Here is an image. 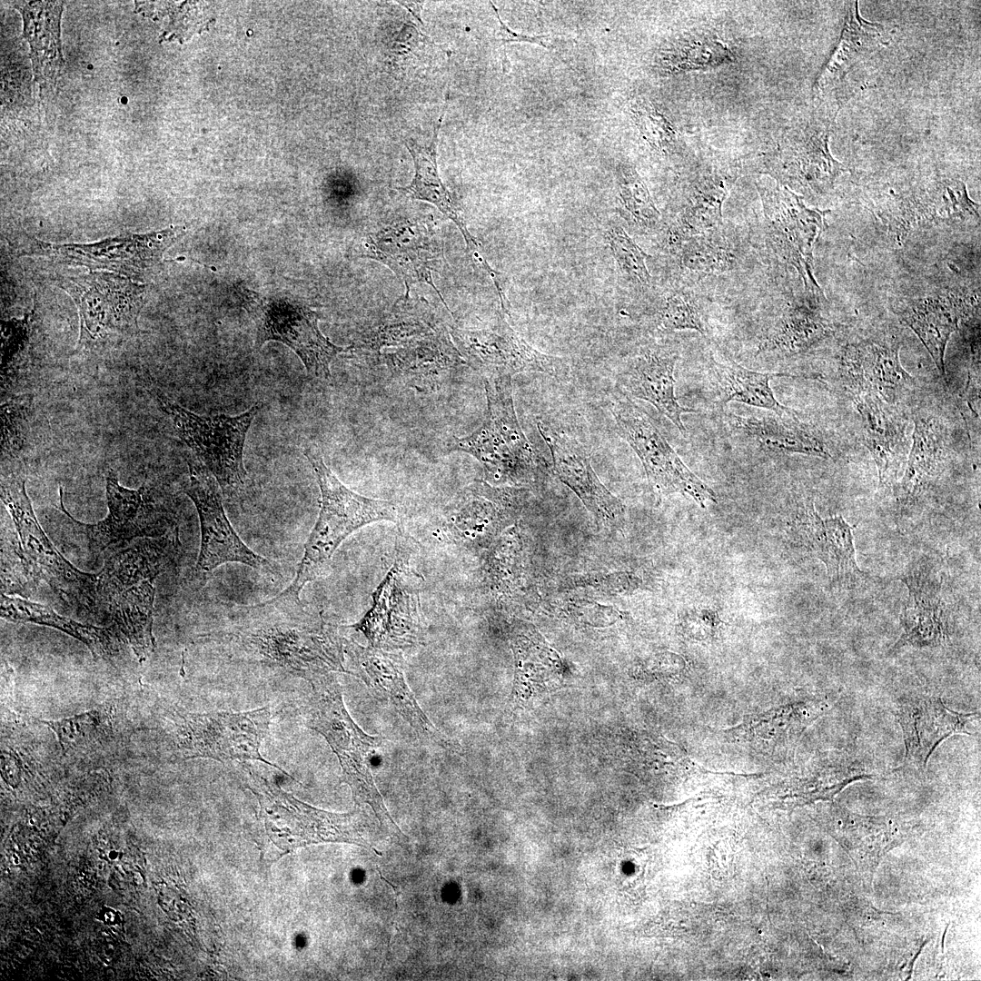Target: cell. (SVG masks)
I'll return each instance as SVG.
<instances>
[{
  "label": "cell",
  "instance_id": "34",
  "mask_svg": "<svg viewBox=\"0 0 981 981\" xmlns=\"http://www.w3.org/2000/svg\"><path fill=\"white\" fill-rule=\"evenodd\" d=\"M710 373L720 404L738 401L766 409L778 416H796L792 409L781 404L770 387L774 378H811L790 373L759 372L745 368L724 354L712 352Z\"/></svg>",
  "mask_w": 981,
  "mask_h": 981
},
{
  "label": "cell",
  "instance_id": "52",
  "mask_svg": "<svg viewBox=\"0 0 981 981\" xmlns=\"http://www.w3.org/2000/svg\"><path fill=\"white\" fill-rule=\"evenodd\" d=\"M396 3L402 5L406 9H408V11H410L413 15V16L420 23L422 24V20L421 18V9H422L425 2H420V1H418V2L417 1H396Z\"/></svg>",
  "mask_w": 981,
  "mask_h": 981
},
{
  "label": "cell",
  "instance_id": "49",
  "mask_svg": "<svg viewBox=\"0 0 981 981\" xmlns=\"http://www.w3.org/2000/svg\"><path fill=\"white\" fill-rule=\"evenodd\" d=\"M659 327L664 331L694 330L705 335L699 308L692 295L677 292L667 297L659 313Z\"/></svg>",
  "mask_w": 981,
  "mask_h": 981
},
{
  "label": "cell",
  "instance_id": "30",
  "mask_svg": "<svg viewBox=\"0 0 981 981\" xmlns=\"http://www.w3.org/2000/svg\"><path fill=\"white\" fill-rule=\"evenodd\" d=\"M449 97L442 114L439 117L433 130L431 143L421 145L411 139H406L404 144L410 152L415 167V174L412 182L406 187L398 188L412 199L426 201L435 205L444 215L453 221L461 231L473 262L483 269L489 276H492L495 271L490 266L481 253V246L477 240L469 232L465 220L454 203L449 190L443 184L437 166V143L438 134L448 106Z\"/></svg>",
  "mask_w": 981,
  "mask_h": 981
},
{
  "label": "cell",
  "instance_id": "2",
  "mask_svg": "<svg viewBox=\"0 0 981 981\" xmlns=\"http://www.w3.org/2000/svg\"><path fill=\"white\" fill-rule=\"evenodd\" d=\"M178 530L143 540L104 562L96 578V605L133 648L140 660L154 649V580L178 550Z\"/></svg>",
  "mask_w": 981,
  "mask_h": 981
},
{
  "label": "cell",
  "instance_id": "47",
  "mask_svg": "<svg viewBox=\"0 0 981 981\" xmlns=\"http://www.w3.org/2000/svg\"><path fill=\"white\" fill-rule=\"evenodd\" d=\"M606 236L619 269L639 283L649 284L650 274L646 266L649 255L619 226L611 227Z\"/></svg>",
  "mask_w": 981,
  "mask_h": 981
},
{
  "label": "cell",
  "instance_id": "13",
  "mask_svg": "<svg viewBox=\"0 0 981 981\" xmlns=\"http://www.w3.org/2000/svg\"><path fill=\"white\" fill-rule=\"evenodd\" d=\"M760 193L768 241L774 253L799 273L811 298L824 299L813 275V248L826 228L829 211L807 207L787 186L758 185Z\"/></svg>",
  "mask_w": 981,
  "mask_h": 981
},
{
  "label": "cell",
  "instance_id": "32",
  "mask_svg": "<svg viewBox=\"0 0 981 981\" xmlns=\"http://www.w3.org/2000/svg\"><path fill=\"white\" fill-rule=\"evenodd\" d=\"M729 425L767 452L776 454H803L832 459L830 448L815 429L801 422L796 416H766L762 418L727 414Z\"/></svg>",
  "mask_w": 981,
  "mask_h": 981
},
{
  "label": "cell",
  "instance_id": "7",
  "mask_svg": "<svg viewBox=\"0 0 981 981\" xmlns=\"http://www.w3.org/2000/svg\"><path fill=\"white\" fill-rule=\"evenodd\" d=\"M171 714L174 745L183 758L257 760L284 772L260 752L271 723L269 707L241 712L173 709Z\"/></svg>",
  "mask_w": 981,
  "mask_h": 981
},
{
  "label": "cell",
  "instance_id": "29",
  "mask_svg": "<svg viewBox=\"0 0 981 981\" xmlns=\"http://www.w3.org/2000/svg\"><path fill=\"white\" fill-rule=\"evenodd\" d=\"M677 360V352L669 349H647L627 363L618 379L623 390L652 404L685 436L681 415L697 411L681 406L675 396Z\"/></svg>",
  "mask_w": 981,
  "mask_h": 981
},
{
  "label": "cell",
  "instance_id": "5",
  "mask_svg": "<svg viewBox=\"0 0 981 981\" xmlns=\"http://www.w3.org/2000/svg\"><path fill=\"white\" fill-rule=\"evenodd\" d=\"M511 377L484 378L487 414L483 423L470 435L450 441L449 451L474 457L495 485L530 482L539 467V458L516 415Z\"/></svg>",
  "mask_w": 981,
  "mask_h": 981
},
{
  "label": "cell",
  "instance_id": "20",
  "mask_svg": "<svg viewBox=\"0 0 981 981\" xmlns=\"http://www.w3.org/2000/svg\"><path fill=\"white\" fill-rule=\"evenodd\" d=\"M184 227L171 226L145 234H125L94 243L54 244L35 240L32 253L91 270L105 269L132 278H142L163 258L164 252L184 233Z\"/></svg>",
  "mask_w": 981,
  "mask_h": 981
},
{
  "label": "cell",
  "instance_id": "35",
  "mask_svg": "<svg viewBox=\"0 0 981 981\" xmlns=\"http://www.w3.org/2000/svg\"><path fill=\"white\" fill-rule=\"evenodd\" d=\"M24 21V35L30 45V55L37 82H54L64 66L60 40V21L64 2H15Z\"/></svg>",
  "mask_w": 981,
  "mask_h": 981
},
{
  "label": "cell",
  "instance_id": "19",
  "mask_svg": "<svg viewBox=\"0 0 981 981\" xmlns=\"http://www.w3.org/2000/svg\"><path fill=\"white\" fill-rule=\"evenodd\" d=\"M452 337L464 360L484 378L540 372L566 378L567 362L530 346L503 319L483 329H455Z\"/></svg>",
  "mask_w": 981,
  "mask_h": 981
},
{
  "label": "cell",
  "instance_id": "26",
  "mask_svg": "<svg viewBox=\"0 0 981 981\" xmlns=\"http://www.w3.org/2000/svg\"><path fill=\"white\" fill-rule=\"evenodd\" d=\"M897 579L907 588L900 614L901 633L889 653L903 648H936L948 639L947 621L941 598L942 577L926 563L908 567Z\"/></svg>",
  "mask_w": 981,
  "mask_h": 981
},
{
  "label": "cell",
  "instance_id": "45",
  "mask_svg": "<svg viewBox=\"0 0 981 981\" xmlns=\"http://www.w3.org/2000/svg\"><path fill=\"white\" fill-rule=\"evenodd\" d=\"M719 229L695 235L681 243L680 260L685 268L708 273L733 266L735 255Z\"/></svg>",
  "mask_w": 981,
  "mask_h": 981
},
{
  "label": "cell",
  "instance_id": "25",
  "mask_svg": "<svg viewBox=\"0 0 981 981\" xmlns=\"http://www.w3.org/2000/svg\"><path fill=\"white\" fill-rule=\"evenodd\" d=\"M905 745V759L925 768L936 748L956 734H972L976 713H963L946 707L942 699L929 694L908 695L895 707Z\"/></svg>",
  "mask_w": 981,
  "mask_h": 981
},
{
  "label": "cell",
  "instance_id": "41",
  "mask_svg": "<svg viewBox=\"0 0 981 981\" xmlns=\"http://www.w3.org/2000/svg\"><path fill=\"white\" fill-rule=\"evenodd\" d=\"M831 328L818 309L797 305L784 312L762 338L758 352L798 353L825 339Z\"/></svg>",
  "mask_w": 981,
  "mask_h": 981
},
{
  "label": "cell",
  "instance_id": "28",
  "mask_svg": "<svg viewBox=\"0 0 981 981\" xmlns=\"http://www.w3.org/2000/svg\"><path fill=\"white\" fill-rule=\"evenodd\" d=\"M864 445L876 462L879 488L892 485L907 461V420L897 405L872 392L855 396Z\"/></svg>",
  "mask_w": 981,
  "mask_h": 981
},
{
  "label": "cell",
  "instance_id": "42",
  "mask_svg": "<svg viewBox=\"0 0 981 981\" xmlns=\"http://www.w3.org/2000/svg\"><path fill=\"white\" fill-rule=\"evenodd\" d=\"M904 221L909 224L965 220L977 216L978 205L958 181H942L904 203Z\"/></svg>",
  "mask_w": 981,
  "mask_h": 981
},
{
  "label": "cell",
  "instance_id": "24",
  "mask_svg": "<svg viewBox=\"0 0 981 981\" xmlns=\"http://www.w3.org/2000/svg\"><path fill=\"white\" fill-rule=\"evenodd\" d=\"M537 428L550 450L556 474L580 498L597 523L604 528L621 523L625 506L601 483L584 446L542 421H537Z\"/></svg>",
  "mask_w": 981,
  "mask_h": 981
},
{
  "label": "cell",
  "instance_id": "4",
  "mask_svg": "<svg viewBox=\"0 0 981 981\" xmlns=\"http://www.w3.org/2000/svg\"><path fill=\"white\" fill-rule=\"evenodd\" d=\"M312 692L303 708L306 725L320 733L336 755L343 780L358 805L368 804L381 825L391 823L400 831L384 805L372 773V760L382 738L365 733L352 718L343 703L342 688L332 673L308 681Z\"/></svg>",
  "mask_w": 981,
  "mask_h": 981
},
{
  "label": "cell",
  "instance_id": "12",
  "mask_svg": "<svg viewBox=\"0 0 981 981\" xmlns=\"http://www.w3.org/2000/svg\"><path fill=\"white\" fill-rule=\"evenodd\" d=\"M609 408L619 435L639 458L655 490L687 495L703 508L717 502L715 492L684 464L649 416L626 394L614 395Z\"/></svg>",
  "mask_w": 981,
  "mask_h": 981
},
{
  "label": "cell",
  "instance_id": "33",
  "mask_svg": "<svg viewBox=\"0 0 981 981\" xmlns=\"http://www.w3.org/2000/svg\"><path fill=\"white\" fill-rule=\"evenodd\" d=\"M736 176L725 172L702 174L685 188L677 222L669 230L670 246L722 226V204Z\"/></svg>",
  "mask_w": 981,
  "mask_h": 981
},
{
  "label": "cell",
  "instance_id": "23",
  "mask_svg": "<svg viewBox=\"0 0 981 981\" xmlns=\"http://www.w3.org/2000/svg\"><path fill=\"white\" fill-rule=\"evenodd\" d=\"M791 525L800 544L824 563L831 587L854 589L867 578L857 563L855 526L841 515L821 518L808 498L797 507Z\"/></svg>",
  "mask_w": 981,
  "mask_h": 981
},
{
  "label": "cell",
  "instance_id": "27",
  "mask_svg": "<svg viewBox=\"0 0 981 981\" xmlns=\"http://www.w3.org/2000/svg\"><path fill=\"white\" fill-rule=\"evenodd\" d=\"M840 376L854 396L872 392L897 405L914 384L902 366L899 344L883 340H866L847 346Z\"/></svg>",
  "mask_w": 981,
  "mask_h": 981
},
{
  "label": "cell",
  "instance_id": "39",
  "mask_svg": "<svg viewBox=\"0 0 981 981\" xmlns=\"http://www.w3.org/2000/svg\"><path fill=\"white\" fill-rule=\"evenodd\" d=\"M524 542L518 525L508 527L490 548L485 563V581L500 603L523 597L527 588Z\"/></svg>",
  "mask_w": 981,
  "mask_h": 981
},
{
  "label": "cell",
  "instance_id": "22",
  "mask_svg": "<svg viewBox=\"0 0 981 981\" xmlns=\"http://www.w3.org/2000/svg\"><path fill=\"white\" fill-rule=\"evenodd\" d=\"M830 122H811L788 133L768 157L766 173L778 183L802 192L824 193L831 188L846 168L829 152Z\"/></svg>",
  "mask_w": 981,
  "mask_h": 981
},
{
  "label": "cell",
  "instance_id": "48",
  "mask_svg": "<svg viewBox=\"0 0 981 981\" xmlns=\"http://www.w3.org/2000/svg\"><path fill=\"white\" fill-rule=\"evenodd\" d=\"M631 114L640 134L656 150L669 152L676 143V133L670 122L646 101L638 100L631 106Z\"/></svg>",
  "mask_w": 981,
  "mask_h": 981
},
{
  "label": "cell",
  "instance_id": "36",
  "mask_svg": "<svg viewBox=\"0 0 981 981\" xmlns=\"http://www.w3.org/2000/svg\"><path fill=\"white\" fill-rule=\"evenodd\" d=\"M914 422L911 450L897 495L904 507L917 502L934 482L946 451V432L939 421L931 416H917Z\"/></svg>",
  "mask_w": 981,
  "mask_h": 981
},
{
  "label": "cell",
  "instance_id": "43",
  "mask_svg": "<svg viewBox=\"0 0 981 981\" xmlns=\"http://www.w3.org/2000/svg\"><path fill=\"white\" fill-rule=\"evenodd\" d=\"M730 50L718 39L706 35L684 36L661 48L656 67L663 74L715 67L727 62Z\"/></svg>",
  "mask_w": 981,
  "mask_h": 981
},
{
  "label": "cell",
  "instance_id": "8",
  "mask_svg": "<svg viewBox=\"0 0 981 981\" xmlns=\"http://www.w3.org/2000/svg\"><path fill=\"white\" fill-rule=\"evenodd\" d=\"M1 500L18 533L17 550L26 574L47 582L69 603L87 609L96 606L97 575L74 567L46 537L26 494L25 479L13 475L2 481Z\"/></svg>",
  "mask_w": 981,
  "mask_h": 981
},
{
  "label": "cell",
  "instance_id": "38",
  "mask_svg": "<svg viewBox=\"0 0 981 981\" xmlns=\"http://www.w3.org/2000/svg\"><path fill=\"white\" fill-rule=\"evenodd\" d=\"M510 639L515 662L513 701L520 702L527 698L530 683H542L560 675L561 659L550 648L535 627L530 623L515 620L510 629Z\"/></svg>",
  "mask_w": 981,
  "mask_h": 981
},
{
  "label": "cell",
  "instance_id": "31",
  "mask_svg": "<svg viewBox=\"0 0 981 981\" xmlns=\"http://www.w3.org/2000/svg\"><path fill=\"white\" fill-rule=\"evenodd\" d=\"M971 310V303L954 293H942L907 301L896 313L919 338L931 355L939 373L945 376L947 342L960 320Z\"/></svg>",
  "mask_w": 981,
  "mask_h": 981
},
{
  "label": "cell",
  "instance_id": "18",
  "mask_svg": "<svg viewBox=\"0 0 981 981\" xmlns=\"http://www.w3.org/2000/svg\"><path fill=\"white\" fill-rule=\"evenodd\" d=\"M105 489L108 516L95 524H84L65 510L60 488V508L75 530L84 535L92 552L99 554L118 549L135 538H160L176 530H172L170 520L157 508L145 485L138 490L126 489L118 483L116 475L110 471Z\"/></svg>",
  "mask_w": 981,
  "mask_h": 981
},
{
  "label": "cell",
  "instance_id": "51",
  "mask_svg": "<svg viewBox=\"0 0 981 981\" xmlns=\"http://www.w3.org/2000/svg\"><path fill=\"white\" fill-rule=\"evenodd\" d=\"M490 4L500 24L497 41H500L502 45L511 42H524L551 48L550 35H529L512 31L501 21L495 5L491 2Z\"/></svg>",
  "mask_w": 981,
  "mask_h": 981
},
{
  "label": "cell",
  "instance_id": "50",
  "mask_svg": "<svg viewBox=\"0 0 981 981\" xmlns=\"http://www.w3.org/2000/svg\"><path fill=\"white\" fill-rule=\"evenodd\" d=\"M641 580L635 574L618 571L608 574L595 573L573 576L568 580L566 587L568 590H576L577 588L585 590L589 588L599 592L619 594L638 589Z\"/></svg>",
  "mask_w": 981,
  "mask_h": 981
},
{
  "label": "cell",
  "instance_id": "1",
  "mask_svg": "<svg viewBox=\"0 0 981 981\" xmlns=\"http://www.w3.org/2000/svg\"><path fill=\"white\" fill-rule=\"evenodd\" d=\"M243 609L250 619L233 636L263 664L304 679L345 672L343 639L338 627L301 600L278 594Z\"/></svg>",
  "mask_w": 981,
  "mask_h": 981
},
{
  "label": "cell",
  "instance_id": "9",
  "mask_svg": "<svg viewBox=\"0 0 981 981\" xmlns=\"http://www.w3.org/2000/svg\"><path fill=\"white\" fill-rule=\"evenodd\" d=\"M249 788L257 797L267 834L279 847L322 842H347L366 847L359 832L356 811L337 814L303 803L243 764Z\"/></svg>",
  "mask_w": 981,
  "mask_h": 981
},
{
  "label": "cell",
  "instance_id": "21",
  "mask_svg": "<svg viewBox=\"0 0 981 981\" xmlns=\"http://www.w3.org/2000/svg\"><path fill=\"white\" fill-rule=\"evenodd\" d=\"M363 257L388 266L410 289L417 283L430 284L443 301L433 282L442 257V248L431 222L401 220L390 223L367 237Z\"/></svg>",
  "mask_w": 981,
  "mask_h": 981
},
{
  "label": "cell",
  "instance_id": "46",
  "mask_svg": "<svg viewBox=\"0 0 981 981\" xmlns=\"http://www.w3.org/2000/svg\"><path fill=\"white\" fill-rule=\"evenodd\" d=\"M42 722L55 733L64 752L89 748L105 738L112 728L109 714L104 709H94L70 718Z\"/></svg>",
  "mask_w": 981,
  "mask_h": 981
},
{
  "label": "cell",
  "instance_id": "6",
  "mask_svg": "<svg viewBox=\"0 0 981 981\" xmlns=\"http://www.w3.org/2000/svg\"><path fill=\"white\" fill-rule=\"evenodd\" d=\"M159 407L171 418L180 439L193 451L227 492L243 487L247 477L243 465L246 434L258 413L256 403L240 415H197L167 398L159 389L151 387Z\"/></svg>",
  "mask_w": 981,
  "mask_h": 981
},
{
  "label": "cell",
  "instance_id": "15",
  "mask_svg": "<svg viewBox=\"0 0 981 981\" xmlns=\"http://www.w3.org/2000/svg\"><path fill=\"white\" fill-rule=\"evenodd\" d=\"M188 465L189 481L184 492L196 507L201 526V548L193 571L194 580L204 584L217 567L227 562H240L274 574V564L248 548L232 527L223 507L216 479L199 461H189Z\"/></svg>",
  "mask_w": 981,
  "mask_h": 981
},
{
  "label": "cell",
  "instance_id": "11",
  "mask_svg": "<svg viewBox=\"0 0 981 981\" xmlns=\"http://www.w3.org/2000/svg\"><path fill=\"white\" fill-rule=\"evenodd\" d=\"M421 577L411 567L398 546L395 560L372 595V604L362 619L349 626L362 632L372 647L393 651L421 642Z\"/></svg>",
  "mask_w": 981,
  "mask_h": 981
},
{
  "label": "cell",
  "instance_id": "3",
  "mask_svg": "<svg viewBox=\"0 0 981 981\" xmlns=\"http://www.w3.org/2000/svg\"><path fill=\"white\" fill-rule=\"evenodd\" d=\"M321 490L320 512L304 547V554L292 583L280 595L300 599L309 582L326 574L339 545L358 529L381 520L399 521L400 511L390 501L358 494L343 483L324 463L316 451L306 450Z\"/></svg>",
  "mask_w": 981,
  "mask_h": 981
},
{
  "label": "cell",
  "instance_id": "14",
  "mask_svg": "<svg viewBox=\"0 0 981 981\" xmlns=\"http://www.w3.org/2000/svg\"><path fill=\"white\" fill-rule=\"evenodd\" d=\"M57 283L78 308L79 343L83 346L136 328L144 300L143 285L106 272L63 277Z\"/></svg>",
  "mask_w": 981,
  "mask_h": 981
},
{
  "label": "cell",
  "instance_id": "16",
  "mask_svg": "<svg viewBox=\"0 0 981 981\" xmlns=\"http://www.w3.org/2000/svg\"><path fill=\"white\" fill-rule=\"evenodd\" d=\"M530 491L512 486H492L475 481L462 489L443 510L450 540L466 548H490L515 523Z\"/></svg>",
  "mask_w": 981,
  "mask_h": 981
},
{
  "label": "cell",
  "instance_id": "40",
  "mask_svg": "<svg viewBox=\"0 0 981 981\" xmlns=\"http://www.w3.org/2000/svg\"><path fill=\"white\" fill-rule=\"evenodd\" d=\"M1 616L15 622H31L55 628L84 643L95 657L108 658L117 652L112 631L81 624L57 614L48 606L1 593Z\"/></svg>",
  "mask_w": 981,
  "mask_h": 981
},
{
  "label": "cell",
  "instance_id": "44",
  "mask_svg": "<svg viewBox=\"0 0 981 981\" xmlns=\"http://www.w3.org/2000/svg\"><path fill=\"white\" fill-rule=\"evenodd\" d=\"M619 203L626 219L634 225L646 230L655 229L660 213L650 193L636 170L620 165L617 170Z\"/></svg>",
  "mask_w": 981,
  "mask_h": 981
},
{
  "label": "cell",
  "instance_id": "37",
  "mask_svg": "<svg viewBox=\"0 0 981 981\" xmlns=\"http://www.w3.org/2000/svg\"><path fill=\"white\" fill-rule=\"evenodd\" d=\"M883 40V26L863 19L858 13L857 2H852L838 45L817 81L818 89L822 92L839 89L846 76L861 61L868 58Z\"/></svg>",
  "mask_w": 981,
  "mask_h": 981
},
{
  "label": "cell",
  "instance_id": "10",
  "mask_svg": "<svg viewBox=\"0 0 981 981\" xmlns=\"http://www.w3.org/2000/svg\"><path fill=\"white\" fill-rule=\"evenodd\" d=\"M243 304L256 327L255 348L279 342L292 349L312 378L328 380L332 361L347 348L332 343L319 329L318 313L289 297H265L241 289Z\"/></svg>",
  "mask_w": 981,
  "mask_h": 981
},
{
  "label": "cell",
  "instance_id": "17",
  "mask_svg": "<svg viewBox=\"0 0 981 981\" xmlns=\"http://www.w3.org/2000/svg\"><path fill=\"white\" fill-rule=\"evenodd\" d=\"M343 650L349 662L347 673L358 677L378 700L393 708L417 736L447 751L461 752V746L435 727L421 708L406 682L401 654L346 639Z\"/></svg>",
  "mask_w": 981,
  "mask_h": 981
}]
</instances>
